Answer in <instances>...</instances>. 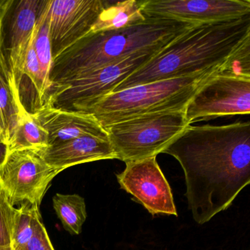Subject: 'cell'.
Instances as JSON below:
<instances>
[{
    "mask_svg": "<svg viewBox=\"0 0 250 250\" xmlns=\"http://www.w3.org/2000/svg\"><path fill=\"white\" fill-rule=\"evenodd\" d=\"M116 176L121 188L131 194L152 215L178 216L172 190L156 156L126 162L125 169Z\"/></svg>",
    "mask_w": 250,
    "mask_h": 250,
    "instance_id": "cell-12",
    "label": "cell"
},
{
    "mask_svg": "<svg viewBox=\"0 0 250 250\" xmlns=\"http://www.w3.org/2000/svg\"><path fill=\"white\" fill-rule=\"evenodd\" d=\"M24 250H55L43 225L42 216L38 219L33 238L29 241Z\"/></svg>",
    "mask_w": 250,
    "mask_h": 250,
    "instance_id": "cell-23",
    "label": "cell"
},
{
    "mask_svg": "<svg viewBox=\"0 0 250 250\" xmlns=\"http://www.w3.org/2000/svg\"><path fill=\"white\" fill-rule=\"evenodd\" d=\"M190 125L185 111L143 114L104 127L116 155L123 162L154 157Z\"/></svg>",
    "mask_w": 250,
    "mask_h": 250,
    "instance_id": "cell-5",
    "label": "cell"
},
{
    "mask_svg": "<svg viewBox=\"0 0 250 250\" xmlns=\"http://www.w3.org/2000/svg\"><path fill=\"white\" fill-rule=\"evenodd\" d=\"M224 63L194 75L147 83L110 93L72 111L93 115L103 128L143 114L185 111L200 86L220 71Z\"/></svg>",
    "mask_w": 250,
    "mask_h": 250,
    "instance_id": "cell-4",
    "label": "cell"
},
{
    "mask_svg": "<svg viewBox=\"0 0 250 250\" xmlns=\"http://www.w3.org/2000/svg\"><path fill=\"white\" fill-rule=\"evenodd\" d=\"M23 110L16 94L12 76L0 52V128L8 145Z\"/></svg>",
    "mask_w": 250,
    "mask_h": 250,
    "instance_id": "cell-16",
    "label": "cell"
},
{
    "mask_svg": "<svg viewBox=\"0 0 250 250\" xmlns=\"http://www.w3.org/2000/svg\"><path fill=\"white\" fill-rule=\"evenodd\" d=\"M11 0H0V16L2 15L5 8L9 5Z\"/></svg>",
    "mask_w": 250,
    "mask_h": 250,
    "instance_id": "cell-25",
    "label": "cell"
},
{
    "mask_svg": "<svg viewBox=\"0 0 250 250\" xmlns=\"http://www.w3.org/2000/svg\"><path fill=\"white\" fill-rule=\"evenodd\" d=\"M0 137H2V131H1V128H0ZM2 140H3V138H2Z\"/></svg>",
    "mask_w": 250,
    "mask_h": 250,
    "instance_id": "cell-27",
    "label": "cell"
},
{
    "mask_svg": "<svg viewBox=\"0 0 250 250\" xmlns=\"http://www.w3.org/2000/svg\"><path fill=\"white\" fill-rule=\"evenodd\" d=\"M48 6H49V3L38 20L36 28H35L34 35H33V46L49 90L51 83L49 82V77L53 59H52V49H51Z\"/></svg>",
    "mask_w": 250,
    "mask_h": 250,
    "instance_id": "cell-20",
    "label": "cell"
},
{
    "mask_svg": "<svg viewBox=\"0 0 250 250\" xmlns=\"http://www.w3.org/2000/svg\"><path fill=\"white\" fill-rule=\"evenodd\" d=\"M50 166L61 171L80 164L116 159L108 137L83 136L41 151Z\"/></svg>",
    "mask_w": 250,
    "mask_h": 250,
    "instance_id": "cell-14",
    "label": "cell"
},
{
    "mask_svg": "<svg viewBox=\"0 0 250 250\" xmlns=\"http://www.w3.org/2000/svg\"><path fill=\"white\" fill-rule=\"evenodd\" d=\"M142 1L125 0L109 2L92 29V32L118 30L146 20L141 11Z\"/></svg>",
    "mask_w": 250,
    "mask_h": 250,
    "instance_id": "cell-17",
    "label": "cell"
},
{
    "mask_svg": "<svg viewBox=\"0 0 250 250\" xmlns=\"http://www.w3.org/2000/svg\"><path fill=\"white\" fill-rule=\"evenodd\" d=\"M18 208L10 203L0 187V248L12 249V235Z\"/></svg>",
    "mask_w": 250,
    "mask_h": 250,
    "instance_id": "cell-22",
    "label": "cell"
},
{
    "mask_svg": "<svg viewBox=\"0 0 250 250\" xmlns=\"http://www.w3.org/2000/svg\"><path fill=\"white\" fill-rule=\"evenodd\" d=\"M61 172L46 163L39 150H14L0 169V187L14 207L26 203L40 207L50 183Z\"/></svg>",
    "mask_w": 250,
    "mask_h": 250,
    "instance_id": "cell-7",
    "label": "cell"
},
{
    "mask_svg": "<svg viewBox=\"0 0 250 250\" xmlns=\"http://www.w3.org/2000/svg\"><path fill=\"white\" fill-rule=\"evenodd\" d=\"M8 146L9 152L24 149L43 151L49 147L47 132L34 115L24 112L20 115Z\"/></svg>",
    "mask_w": 250,
    "mask_h": 250,
    "instance_id": "cell-18",
    "label": "cell"
},
{
    "mask_svg": "<svg viewBox=\"0 0 250 250\" xmlns=\"http://www.w3.org/2000/svg\"><path fill=\"white\" fill-rule=\"evenodd\" d=\"M224 65L200 86L187 105L186 118L190 125L219 117L250 114V77L222 74Z\"/></svg>",
    "mask_w": 250,
    "mask_h": 250,
    "instance_id": "cell-8",
    "label": "cell"
},
{
    "mask_svg": "<svg viewBox=\"0 0 250 250\" xmlns=\"http://www.w3.org/2000/svg\"><path fill=\"white\" fill-rule=\"evenodd\" d=\"M249 37L250 15L229 21L196 24L161 49L120 83L112 93L216 68L222 65Z\"/></svg>",
    "mask_w": 250,
    "mask_h": 250,
    "instance_id": "cell-2",
    "label": "cell"
},
{
    "mask_svg": "<svg viewBox=\"0 0 250 250\" xmlns=\"http://www.w3.org/2000/svg\"><path fill=\"white\" fill-rule=\"evenodd\" d=\"M164 47L136 52L120 62L52 85L48 92L46 106L72 111L110 94Z\"/></svg>",
    "mask_w": 250,
    "mask_h": 250,
    "instance_id": "cell-6",
    "label": "cell"
},
{
    "mask_svg": "<svg viewBox=\"0 0 250 250\" xmlns=\"http://www.w3.org/2000/svg\"><path fill=\"white\" fill-rule=\"evenodd\" d=\"M8 146L7 143L0 137V169L3 165L8 154Z\"/></svg>",
    "mask_w": 250,
    "mask_h": 250,
    "instance_id": "cell-24",
    "label": "cell"
},
{
    "mask_svg": "<svg viewBox=\"0 0 250 250\" xmlns=\"http://www.w3.org/2000/svg\"><path fill=\"white\" fill-rule=\"evenodd\" d=\"M53 207L64 229L71 235L81 233L87 219L84 199L77 194H55L52 198Z\"/></svg>",
    "mask_w": 250,
    "mask_h": 250,
    "instance_id": "cell-19",
    "label": "cell"
},
{
    "mask_svg": "<svg viewBox=\"0 0 250 250\" xmlns=\"http://www.w3.org/2000/svg\"><path fill=\"white\" fill-rule=\"evenodd\" d=\"M163 153L177 159L199 225L226 210L250 183V124L188 125Z\"/></svg>",
    "mask_w": 250,
    "mask_h": 250,
    "instance_id": "cell-1",
    "label": "cell"
},
{
    "mask_svg": "<svg viewBox=\"0 0 250 250\" xmlns=\"http://www.w3.org/2000/svg\"><path fill=\"white\" fill-rule=\"evenodd\" d=\"M108 3L103 0H49L52 59L90 33Z\"/></svg>",
    "mask_w": 250,
    "mask_h": 250,
    "instance_id": "cell-11",
    "label": "cell"
},
{
    "mask_svg": "<svg viewBox=\"0 0 250 250\" xmlns=\"http://www.w3.org/2000/svg\"><path fill=\"white\" fill-rule=\"evenodd\" d=\"M39 208V206L27 203L19 208L13 231L12 250H24L33 238L38 219L42 216Z\"/></svg>",
    "mask_w": 250,
    "mask_h": 250,
    "instance_id": "cell-21",
    "label": "cell"
},
{
    "mask_svg": "<svg viewBox=\"0 0 250 250\" xmlns=\"http://www.w3.org/2000/svg\"><path fill=\"white\" fill-rule=\"evenodd\" d=\"M141 11L149 18L191 24H210L250 15V0H146Z\"/></svg>",
    "mask_w": 250,
    "mask_h": 250,
    "instance_id": "cell-10",
    "label": "cell"
},
{
    "mask_svg": "<svg viewBox=\"0 0 250 250\" xmlns=\"http://www.w3.org/2000/svg\"><path fill=\"white\" fill-rule=\"evenodd\" d=\"M34 116L47 132L49 147L83 136L108 137L103 127L90 114L46 106Z\"/></svg>",
    "mask_w": 250,
    "mask_h": 250,
    "instance_id": "cell-13",
    "label": "cell"
},
{
    "mask_svg": "<svg viewBox=\"0 0 250 250\" xmlns=\"http://www.w3.org/2000/svg\"><path fill=\"white\" fill-rule=\"evenodd\" d=\"M49 0H11L0 16V52L17 86L38 20Z\"/></svg>",
    "mask_w": 250,
    "mask_h": 250,
    "instance_id": "cell-9",
    "label": "cell"
},
{
    "mask_svg": "<svg viewBox=\"0 0 250 250\" xmlns=\"http://www.w3.org/2000/svg\"><path fill=\"white\" fill-rule=\"evenodd\" d=\"M15 90L23 110L29 115H35L46 107L49 87L33 48V39Z\"/></svg>",
    "mask_w": 250,
    "mask_h": 250,
    "instance_id": "cell-15",
    "label": "cell"
},
{
    "mask_svg": "<svg viewBox=\"0 0 250 250\" xmlns=\"http://www.w3.org/2000/svg\"><path fill=\"white\" fill-rule=\"evenodd\" d=\"M196 24L149 18L114 30L90 32L52 61L51 87L146 49L164 47Z\"/></svg>",
    "mask_w": 250,
    "mask_h": 250,
    "instance_id": "cell-3",
    "label": "cell"
},
{
    "mask_svg": "<svg viewBox=\"0 0 250 250\" xmlns=\"http://www.w3.org/2000/svg\"><path fill=\"white\" fill-rule=\"evenodd\" d=\"M0 250H12V249L0 248Z\"/></svg>",
    "mask_w": 250,
    "mask_h": 250,
    "instance_id": "cell-26",
    "label": "cell"
}]
</instances>
